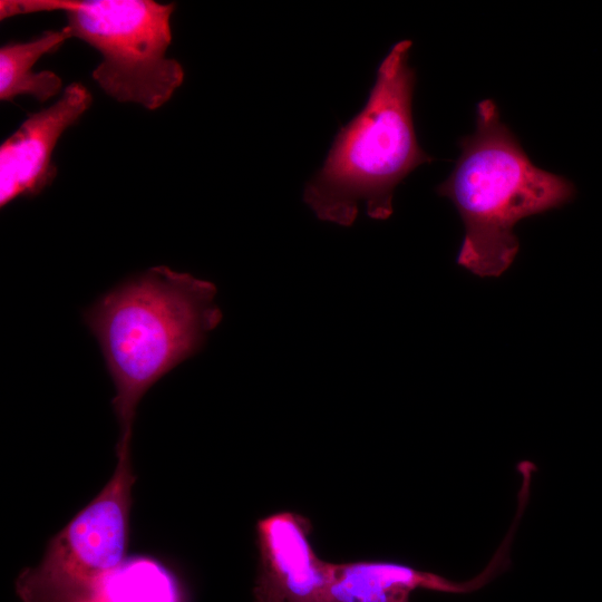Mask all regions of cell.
Returning <instances> with one entry per match:
<instances>
[{"label":"cell","mask_w":602,"mask_h":602,"mask_svg":"<svg viewBox=\"0 0 602 602\" xmlns=\"http://www.w3.org/2000/svg\"><path fill=\"white\" fill-rule=\"evenodd\" d=\"M135 479L132 454L117 456L101 491L51 537L39 564L17 577L23 602H86L125 562Z\"/></svg>","instance_id":"5b68a950"},{"label":"cell","mask_w":602,"mask_h":602,"mask_svg":"<svg viewBox=\"0 0 602 602\" xmlns=\"http://www.w3.org/2000/svg\"><path fill=\"white\" fill-rule=\"evenodd\" d=\"M521 518V514H515L487 566L468 581H452L392 561L331 563L326 602H410L412 592L420 589L446 593L474 592L511 565V545Z\"/></svg>","instance_id":"ba28073f"},{"label":"cell","mask_w":602,"mask_h":602,"mask_svg":"<svg viewBox=\"0 0 602 602\" xmlns=\"http://www.w3.org/2000/svg\"><path fill=\"white\" fill-rule=\"evenodd\" d=\"M62 11L72 38L97 49L103 60L93 79L119 103L155 110L184 81V69L166 56L174 3L153 0H1L0 19Z\"/></svg>","instance_id":"277c9868"},{"label":"cell","mask_w":602,"mask_h":602,"mask_svg":"<svg viewBox=\"0 0 602 602\" xmlns=\"http://www.w3.org/2000/svg\"><path fill=\"white\" fill-rule=\"evenodd\" d=\"M411 45L405 39L391 47L363 109L338 132L322 167L307 183L303 201L318 219L349 226L362 201L369 217L387 220L396 186L433 161L414 127Z\"/></svg>","instance_id":"3957f363"},{"label":"cell","mask_w":602,"mask_h":602,"mask_svg":"<svg viewBox=\"0 0 602 602\" xmlns=\"http://www.w3.org/2000/svg\"><path fill=\"white\" fill-rule=\"evenodd\" d=\"M310 532V521L294 512L258 522L254 602H326L331 563L317 555Z\"/></svg>","instance_id":"8992f818"},{"label":"cell","mask_w":602,"mask_h":602,"mask_svg":"<svg viewBox=\"0 0 602 602\" xmlns=\"http://www.w3.org/2000/svg\"><path fill=\"white\" fill-rule=\"evenodd\" d=\"M214 283L165 265L118 284L84 312L115 386L116 454L132 452L143 396L177 365L196 355L222 320Z\"/></svg>","instance_id":"6da1fadb"},{"label":"cell","mask_w":602,"mask_h":602,"mask_svg":"<svg viewBox=\"0 0 602 602\" xmlns=\"http://www.w3.org/2000/svg\"><path fill=\"white\" fill-rule=\"evenodd\" d=\"M72 38L67 26L45 31L26 42H9L0 48V99L12 101L29 95L40 103L58 95L62 87L60 76L51 70L35 72L33 65L46 54L54 52Z\"/></svg>","instance_id":"9c48e42d"},{"label":"cell","mask_w":602,"mask_h":602,"mask_svg":"<svg viewBox=\"0 0 602 602\" xmlns=\"http://www.w3.org/2000/svg\"><path fill=\"white\" fill-rule=\"evenodd\" d=\"M459 147L452 173L436 187L464 223L456 261L478 276H499L520 250L515 225L565 205L575 188L532 163L493 99L477 104L475 130L460 138Z\"/></svg>","instance_id":"7a4b0ae2"},{"label":"cell","mask_w":602,"mask_h":602,"mask_svg":"<svg viewBox=\"0 0 602 602\" xmlns=\"http://www.w3.org/2000/svg\"><path fill=\"white\" fill-rule=\"evenodd\" d=\"M90 91L69 84L54 105L30 114L0 146V206L41 193L57 175L52 152L62 133L88 110Z\"/></svg>","instance_id":"52a82bcc"}]
</instances>
